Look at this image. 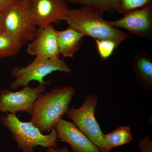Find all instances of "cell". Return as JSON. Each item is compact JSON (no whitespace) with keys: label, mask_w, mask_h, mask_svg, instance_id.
Instances as JSON below:
<instances>
[{"label":"cell","mask_w":152,"mask_h":152,"mask_svg":"<svg viewBox=\"0 0 152 152\" xmlns=\"http://www.w3.org/2000/svg\"><path fill=\"white\" fill-rule=\"evenodd\" d=\"M75 93L73 86H68L44 93L33 106L31 121L42 133L51 132L65 114Z\"/></svg>","instance_id":"1"},{"label":"cell","mask_w":152,"mask_h":152,"mask_svg":"<svg viewBox=\"0 0 152 152\" xmlns=\"http://www.w3.org/2000/svg\"><path fill=\"white\" fill-rule=\"evenodd\" d=\"M65 21L69 26L85 36L96 40L113 41L117 49L122 42L131 37L111 25L100 14L86 7L70 9Z\"/></svg>","instance_id":"2"},{"label":"cell","mask_w":152,"mask_h":152,"mask_svg":"<svg viewBox=\"0 0 152 152\" xmlns=\"http://www.w3.org/2000/svg\"><path fill=\"white\" fill-rule=\"evenodd\" d=\"M1 123L12 134L14 140L22 152H35L38 146L44 148L57 146L58 134L55 129L44 134L32 122L21 121L16 114L7 113L1 117Z\"/></svg>","instance_id":"3"},{"label":"cell","mask_w":152,"mask_h":152,"mask_svg":"<svg viewBox=\"0 0 152 152\" xmlns=\"http://www.w3.org/2000/svg\"><path fill=\"white\" fill-rule=\"evenodd\" d=\"M56 71L70 73L72 70L60 58L49 59L35 57L28 65L15 67L12 69L11 74L15 80L10 85V88L16 90L20 87L28 86L32 81L43 83L45 81L44 79L45 77Z\"/></svg>","instance_id":"4"},{"label":"cell","mask_w":152,"mask_h":152,"mask_svg":"<svg viewBox=\"0 0 152 152\" xmlns=\"http://www.w3.org/2000/svg\"><path fill=\"white\" fill-rule=\"evenodd\" d=\"M98 102V98L96 95L88 94L85 96L83 104L80 107L69 108L65 115L73 121L76 126L93 143L104 152V134L94 115Z\"/></svg>","instance_id":"5"},{"label":"cell","mask_w":152,"mask_h":152,"mask_svg":"<svg viewBox=\"0 0 152 152\" xmlns=\"http://www.w3.org/2000/svg\"><path fill=\"white\" fill-rule=\"evenodd\" d=\"M4 31L22 45L32 41L38 28L30 14V1L20 0L4 11Z\"/></svg>","instance_id":"6"},{"label":"cell","mask_w":152,"mask_h":152,"mask_svg":"<svg viewBox=\"0 0 152 152\" xmlns=\"http://www.w3.org/2000/svg\"><path fill=\"white\" fill-rule=\"evenodd\" d=\"M50 84V82L45 81L34 88L28 85L15 92L2 89L0 91V112L15 114L26 113L31 115L36 101Z\"/></svg>","instance_id":"7"},{"label":"cell","mask_w":152,"mask_h":152,"mask_svg":"<svg viewBox=\"0 0 152 152\" xmlns=\"http://www.w3.org/2000/svg\"><path fill=\"white\" fill-rule=\"evenodd\" d=\"M70 9L66 0H31L30 11L38 27L65 21Z\"/></svg>","instance_id":"8"},{"label":"cell","mask_w":152,"mask_h":152,"mask_svg":"<svg viewBox=\"0 0 152 152\" xmlns=\"http://www.w3.org/2000/svg\"><path fill=\"white\" fill-rule=\"evenodd\" d=\"M124 16L119 20L109 21V23L138 37L152 40V4L131 11Z\"/></svg>","instance_id":"9"},{"label":"cell","mask_w":152,"mask_h":152,"mask_svg":"<svg viewBox=\"0 0 152 152\" xmlns=\"http://www.w3.org/2000/svg\"><path fill=\"white\" fill-rule=\"evenodd\" d=\"M27 53L45 58H59L57 30L53 24L39 27L34 39L28 44Z\"/></svg>","instance_id":"10"},{"label":"cell","mask_w":152,"mask_h":152,"mask_svg":"<svg viewBox=\"0 0 152 152\" xmlns=\"http://www.w3.org/2000/svg\"><path fill=\"white\" fill-rule=\"evenodd\" d=\"M54 129L58 134V140L69 144L74 152H103L73 123L61 119Z\"/></svg>","instance_id":"11"},{"label":"cell","mask_w":152,"mask_h":152,"mask_svg":"<svg viewBox=\"0 0 152 152\" xmlns=\"http://www.w3.org/2000/svg\"><path fill=\"white\" fill-rule=\"evenodd\" d=\"M59 55L64 58H73L81 47L85 35L69 26L64 31H57Z\"/></svg>","instance_id":"12"},{"label":"cell","mask_w":152,"mask_h":152,"mask_svg":"<svg viewBox=\"0 0 152 152\" xmlns=\"http://www.w3.org/2000/svg\"><path fill=\"white\" fill-rule=\"evenodd\" d=\"M133 71L139 85L145 90L152 89V62L145 51L135 56L133 60Z\"/></svg>","instance_id":"13"},{"label":"cell","mask_w":152,"mask_h":152,"mask_svg":"<svg viewBox=\"0 0 152 152\" xmlns=\"http://www.w3.org/2000/svg\"><path fill=\"white\" fill-rule=\"evenodd\" d=\"M132 139L131 128L121 126L112 132L104 134V152H110L114 148L129 143Z\"/></svg>","instance_id":"14"},{"label":"cell","mask_w":152,"mask_h":152,"mask_svg":"<svg viewBox=\"0 0 152 152\" xmlns=\"http://www.w3.org/2000/svg\"><path fill=\"white\" fill-rule=\"evenodd\" d=\"M72 4H79L97 12L101 15L105 12L112 14L115 11L118 0H66Z\"/></svg>","instance_id":"15"},{"label":"cell","mask_w":152,"mask_h":152,"mask_svg":"<svg viewBox=\"0 0 152 152\" xmlns=\"http://www.w3.org/2000/svg\"><path fill=\"white\" fill-rule=\"evenodd\" d=\"M23 46L5 31L0 33V59L15 56Z\"/></svg>","instance_id":"16"},{"label":"cell","mask_w":152,"mask_h":152,"mask_svg":"<svg viewBox=\"0 0 152 152\" xmlns=\"http://www.w3.org/2000/svg\"><path fill=\"white\" fill-rule=\"evenodd\" d=\"M150 4H152V0H118L115 11L124 15Z\"/></svg>","instance_id":"17"},{"label":"cell","mask_w":152,"mask_h":152,"mask_svg":"<svg viewBox=\"0 0 152 152\" xmlns=\"http://www.w3.org/2000/svg\"><path fill=\"white\" fill-rule=\"evenodd\" d=\"M97 49L99 55L102 60H107L111 56L115 50H117L115 44L109 40H96Z\"/></svg>","instance_id":"18"},{"label":"cell","mask_w":152,"mask_h":152,"mask_svg":"<svg viewBox=\"0 0 152 152\" xmlns=\"http://www.w3.org/2000/svg\"><path fill=\"white\" fill-rule=\"evenodd\" d=\"M138 145L141 152H152V141L149 136H145Z\"/></svg>","instance_id":"19"},{"label":"cell","mask_w":152,"mask_h":152,"mask_svg":"<svg viewBox=\"0 0 152 152\" xmlns=\"http://www.w3.org/2000/svg\"><path fill=\"white\" fill-rule=\"evenodd\" d=\"M20 0H0V10L5 11Z\"/></svg>","instance_id":"20"},{"label":"cell","mask_w":152,"mask_h":152,"mask_svg":"<svg viewBox=\"0 0 152 152\" xmlns=\"http://www.w3.org/2000/svg\"><path fill=\"white\" fill-rule=\"evenodd\" d=\"M45 152H70L65 147L59 148V147H50L47 148Z\"/></svg>","instance_id":"21"},{"label":"cell","mask_w":152,"mask_h":152,"mask_svg":"<svg viewBox=\"0 0 152 152\" xmlns=\"http://www.w3.org/2000/svg\"><path fill=\"white\" fill-rule=\"evenodd\" d=\"M4 11L0 10V33L4 31Z\"/></svg>","instance_id":"22"},{"label":"cell","mask_w":152,"mask_h":152,"mask_svg":"<svg viewBox=\"0 0 152 152\" xmlns=\"http://www.w3.org/2000/svg\"><path fill=\"white\" fill-rule=\"evenodd\" d=\"M28 1H31V0H28Z\"/></svg>","instance_id":"23"}]
</instances>
